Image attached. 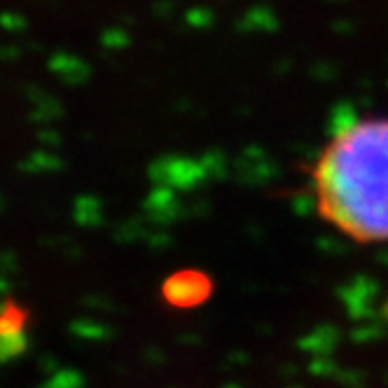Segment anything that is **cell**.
<instances>
[{
    "label": "cell",
    "mask_w": 388,
    "mask_h": 388,
    "mask_svg": "<svg viewBox=\"0 0 388 388\" xmlns=\"http://www.w3.org/2000/svg\"><path fill=\"white\" fill-rule=\"evenodd\" d=\"M318 218L358 246L388 243V117L339 127L309 167Z\"/></svg>",
    "instance_id": "6da1fadb"
},
{
    "label": "cell",
    "mask_w": 388,
    "mask_h": 388,
    "mask_svg": "<svg viewBox=\"0 0 388 388\" xmlns=\"http://www.w3.org/2000/svg\"><path fill=\"white\" fill-rule=\"evenodd\" d=\"M164 298L173 306H194L208 298V276L197 271H180L167 278Z\"/></svg>",
    "instance_id": "7a4b0ae2"
},
{
    "label": "cell",
    "mask_w": 388,
    "mask_h": 388,
    "mask_svg": "<svg viewBox=\"0 0 388 388\" xmlns=\"http://www.w3.org/2000/svg\"><path fill=\"white\" fill-rule=\"evenodd\" d=\"M384 313H386V318H388V302H386V306H384Z\"/></svg>",
    "instance_id": "3957f363"
}]
</instances>
